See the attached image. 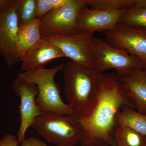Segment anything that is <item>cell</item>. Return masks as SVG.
I'll return each mask as SVG.
<instances>
[{
	"instance_id": "19",
	"label": "cell",
	"mask_w": 146,
	"mask_h": 146,
	"mask_svg": "<svg viewBox=\"0 0 146 146\" xmlns=\"http://www.w3.org/2000/svg\"><path fill=\"white\" fill-rule=\"evenodd\" d=\"M135 0H87L90 8L104 10H127L133 7Z\"/></svg>"
},
{
	"instance_id": "4",
	"label": "cell",
	"mask_w": 146,
	"mask_h": 146,
	"mask_svg": "<svg viewBox=\"0 0 146 146\" xmlns=\"http://www.w3.org/2000/svg\"><path fill=\"white\" fill-rule=\"evenodd\" d=\"M93 67L101 74L114 69L119 76L127 75L138 69H144L140 59L130 54L127 50L110 44L101 38L94 36Z\"/></svg>"
},
{
	"instance_id": "22",
	"label": "cell",
	"mask_w": 146,
	"mask_h": 146,
	"mask_svg": "<svg viewBox=\"0 0 146 146\" xmlns=\"http://www.w3.org/2000/svg\"><path fill=\"white\" fill-rule=\"evenodd\" d=\"M21 143V146H48L44 141L35 137L25 138Z\"/></svg>"
},
{
	"instance_id": "5",
	"label": "cell",
	"mask_w": 146,
	"mask_h": 146,
	"mask_svg": "<svg viewBox=\"0 0 146 146\" xmlns=\"http://www.w3.org/2000/svg\"><path fill=\"white\" fill-rule=\"evenodd\" d=\"M31 127L56 146L73 145L78 142L80 133L78 126L70 116L42 112Z\"/></svg>"
},
{
	"instance_id": "6",
	"label": "cell",
	"mask_w": 146,
	"mask_h": 146,
	"mask_svg": "<svg viewBox=\"0 0 146 146\" xmlns=\"http://www.w3.org/2000/svg\"><path fill=\"white\" fill-rule=\"evenodd\" d=\"M87 6V0H70L67 5L52 9L40 19L42 36L68 35L80 32L77 19L80 9Z\"/></svg>"
},
{
	"instance_id": "13",
	"label": "cell",
	"mask_w": 146,
	"mask_h": 146,
	"mask_svg": "<svg viewBox=\"0 0 146 146\" xmlns=\"http://www.w3.org/2000/svg\"><path fill=\"white\" fill-rule=\"evenodd\" d=\"M120 80L137 112L146 114V70L136 69L127 75L120 77Z\"/></svg>"
},
{
	"instance_id": "1",
	"label": "cell",
	"mask_w": 146,
	"mask_h": 146,
	"mask_svg": "<svg viewBox=\"0 0 146 146\" xmlns=\"http://www.w3.org/2000/svg\"><path fill=\"white\" fill-rule=\"evenodd\" d=\"M125 106L136 109L120 77L114 73L101 74L93 99L85 107L74 110L70 116L78 126L80 145L117 146L116 116Z\"/></svg>"
},
{
	"instance_id": "20",
	"label": "cell",
	"mask_w": 146,
	"mask_h": 146,
	"mask_svg": "<svg viewBox=\"0 0 146 146\" xmlns=\"http://www.w3.org/2000/svg\"><path fill=\"white\" fill-rule=\"evenodd\" d=\"M53 9L50 0H36V18L41 19Z\"/></svg>"
},
{
	"instance_id": "25",
	"label": "cell",
	"mask_w": 146,
	"mask_h": 146,
	"mask_svg": "<svg viewBox=\"0 0 146 146\" xmlns=\"http://www.w3.org/2000/svg\"><path fill=\"white\" fill-rule=\"evenodd\" d=\"M76 146L75 145H69V146Z\"/></svg>"
},
{
	"instance_id": "2",
	"label": "cell",
	"mask_w": 146,
	"mask_h": 146,
	"mask_svg": "<svg viewBox=\"0 0 146 146\" xmlns=\"http://www.w3.org/2000/svg\"><path fill=\"white\" fill-rule=\"evenodd\" d=\"M64 67V64L61 63L50 69L43 68L18 74V78L34 84L38 87L36 102L42 112H56L68 116L72 114L74 109L61 98L60 86L54 80L56 73L63 71Z\"/></svg>"
},
{
	"instance_id": "21",
	"label": "cell",
	"mask_w": 146,
	"mask_h": 146,
	"mask_svg": "<svg viewBox=\"0 0 146 146\" xmlns=\"http://www.w3.org/2000/svg\"><path fill=\"white\" fill-rule=\"evenodd\" d=\"M17 138V136L12 134H6L0 140V146H18L19 143Z\"/></svg>"
},
{
	"instance_id": "18",
	"label": "cell",
	"mask_w": 146,
	"mask_h": 146,
	"mask_svg": "<svg viewBox=\"0 0 146 146\" xmlns=\"http://www.w3.org/2000/svg\"><path fill=\"white\" fill-rule=\"evenodd\" d=\"M119 23L134 28L146 29V9L132 7L126 10Z\"/></svg>"
},
{
	"instance_id": "16",
	"label": "cell",
	"mask_w": 146,
	"mask_h": 146,
	"mask_svg": "<svg viewBox=\"0 0 146 146\" xmlns=\"http://www.w3.org/2000/svg\"><path fill=\"white\" fill-rule=\"evenodd\" d=\"M115 139L117 146H146V136L127 127L118 126Z\"/></svg>"
},
{
	"instance_id": "17",
	"label": "cell",
	"mask_w": 146,
	"mask_h": 146,
	"mask_svg": "<svg viewBox=\"0 0 146 146\" xmlns=\"http://www.w3.org/2000/svg\"><path fill=\"white\" fill-rule=\"evenodd\" d=\"M14 4L19 26L26 25L37 18L36 0H14Z\"/></svg>"
},
{
	"instance_id": "9",
	"label": "cell",
	"mask_w": 146,
	"mask_h": 146,
	"mask_svg": "<svg viewBox=\"0 0 146 146\" xmlns=\"http://www.w3.org/2000/svg\"><path fill=\"white\" fill-rule=\"evenodd\" d=\"M106 41L113 46L124 49L141 60L146 70V29L134 28L118 23L105 32Z\"/></svg>"
},
{
	"instance_id": "23",
	"label": "cell",
	"mask_w": 146,
	"mask_h": 146,
	"mask_svg": "<svg viewBox=\"0 0 146 146\" xmlns=\"http://www.w3.org/2000/svg\"><path fill=\"white\" fill-rule=\"evenodd\" d=\"M70 1V0H50L53 9L63 7L68 4Z\"/></svg>"
},
{
	"instance_id": "7",
	"label": "cell",
	"mask_w": 146,
	"mask_h": 146,
	"mask_svg": "<svg viewBox=\"0 0 146 146\" xmlns=\"http://www.w3.org/2000/svg\"><path fill=\"white\" fill-rule=\"evenodd\" d=\"M14 0H0V55L10 68L20 60L17 36L19 25Z\"/></svg>"
},
{
	"instance_id": "8",
	"label": "cell",
	"mask_w": 146,
	"mask_h": 146,
	"mask_svg": "<svg viewBox=\"0 0 146 146\" xmlns=\"http://www.w3.org/2000/svg\"><path fill=\"white\" fill-rule=\"evenodd\" d=\"M94 33L80 32L68 35H42V39L58 47L71 61L86 68L93 67Z\"/></svg>"
},
{
	"instance_id": "12",
	"label": "cell",
	"mask_w": 146,
	"mask_h": 146,
	"mask_svg": "<svg viewBox=\"0 0 146 146\" xmlns=\"http://www.w3.org/2000/svg\"><path fill=\"white\" fill-rule=\"evenodd\" d=\"M63 57L65 55L58 47L42 39L24 56L21 61V72L42 69L51 60Z\"/></svg>"
},
{
	"instance_id": "3",
	"label": "cell",
	"mask_w": 146,
	"mask_h": 146,
	"mask_svg": "<svg viewBox=\"0 0 146 146\" xmlns=\"http://www.w3.org/2000/svg\"><path fill=\"white\" fill-rule=\"evenodd\" d=\"M63 71L67 103L74 110L85 107L96 92L100 73L93 67L86 68L72 61L64 64Z\"/></svg>"
},
{
	"instance_id": "24",
	"label": "cell",
	"mask_w": 146,
	"mask_h": 146,
	"mask_svg": "<svg viewBox=\"0 0 146 146\" xmlns=\"http://www.w3.org/2000/svg\"><path fill=\"white\" fill-rule=\"evenodd\" d=\"M133 7L139 9H146V0H135V3Z\"/></svg>"
},
{
	"instance_id": "14",
	"label": "cell",
	"mask_w": 146,
	"mask_h": 146,
	"mask_svg": "<svg viewBox=\"0 0 146 146\" xmlns=\"http://www.w3.org/2000/svg\"><path fill=\"white\" fill-rule=\"evenodd\" d=\"M40 23V19L36 18L26 25L19 26L17 48L21 61L27 53L42 39Z\"/></svg>"
},
{
	"instance_id": "11",
	"label": "cell",
	"mask_w": 146,
	"mask_h": 146,
	"mask_svg": "<svg viewBox=\"0 0 146 146\" xmlns=\"http://www.w3.org/2000/svg\"><path fill=\"white\" fill-rule=\"evenodd\" d=\"M126 10H104L84 7L79 12L77 25L80 32H105L113 29Z\"/></svg>"
},
{
	"instance_id": "15",
	"label": "cell",
	"mask_w": 146,
	"mask_h": 146,
	"mask_svg": "<svg viewBox=\"0 0 146 146\" xmlns=\"http://www.w3.org/2000/svg\"><path fill=\"white\" fill-rule=\"evenodd\" d=\"M116 122L118 126L131 128L146 136V114L125 106L118 112Z\"/></svg>"
},
{
	"instance_id": "10",
	"label": "cell",
	"mask_w": 146,
	"mask_h": 146,
	"mask_svg": "<svg viewBox=\"0 0 146 146\" xmlns=\"http://www.w3.org/2000/svg\"><path fill=\"white\" fill-rule=\"evenodd\" d=\"M12 87L21 99L19 106L21 125L17 135L18 143H20L25 138L27 129L31 126L35 119L41 115L42 111L36 102L38 94V88L36 84L17 77L13 82Z\"/></svg>"
}]
</instances>
